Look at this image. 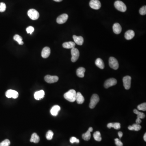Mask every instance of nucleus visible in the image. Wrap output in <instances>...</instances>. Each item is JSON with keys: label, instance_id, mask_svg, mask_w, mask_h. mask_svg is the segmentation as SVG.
<instances>
[{"label": "nucleus", "instance_id": "f257e3e1", "mask_svg": "<svg viewBox=\"0 0 146 146\" xmlns=\"http://www.w3.org/2000/svg\"><path fill=\"white\" fill-rule=\"evenodd\" d=\"M76 92L74 89L70 90L64 95V97L68 101L73 102L76 101Z\"/></svg>", "mask_w": 146, "mask_h": 146}, {"label": "nucleus", "instance_id": "f03ea898", "mask_svg": "<svg viewBox=\"0 0 146 146\" xmlns=\"http://www.w3.org/2000/svg\"><path fill=\"white\" fill-rule=\"evenodd\" d=\"M114 5L116 9L121 12H124L126 11V6L122 1H117L114 3Z\"/></svg>", "mask_w": 146, "mask_h": 146}, {"label": "nucleus", "instance_id": "7ed1b4c3", "mask_svg": "<svg viewBox=\"0 0 146 146\" xmlns=\"http://www.w3.org/2000/svg\"><path fill=\"white\" fill-rule=\"evenodd\" d=\"M99 101V97L97 94H94L92 95L90 99V103L89 104L90 108L91 109L94 108Z\"/></svg>", "mask_w": 146, "mask_h": 146}, {"label": "nucleus", "instance_id": "20e7f679", "mask_svg": "<svg viewBox=\"0 0 146 146\" xmlns=\"http://www.w3.org/2000/svg\"><path fill=\"white\" fill-rule=\"evenodd\" d=\"M27 14L29 17L32 20H37L39 17V12L37 10L33 9H29L28 11Z\"/></svg>", "mask_w": 146, "mask_h": 146}, {"label": "nucleus", "instance_id": "39448f33", "mask_svg": "<svg viewBox=\"0 0 146 146\" xmlns=\"http://www.w3.org/2000/svg\"><path fill=\"white\" fill-rule=\"evenodd\" d=\"M109 65L111 68L116 70L119 67L118 62L116 59L113 57H110L109 60Z\"/></svg>", "mask_w": 146, "mask_h": 146}, {"label": "nucleus", "instance_id": "423d86ee", "mask_svg": "<svg viewBox=\"0 0 146 146\" xmlns=\"http://www.w3.org/2000/svg\"><path fill=\"white\" fill-rule=\"evenodd\" d=\"M72 59L71 60L72 62H75L78 60L79 56V52L78 49L74 48L71 50Z\"/></svg>", "mask_w": 146, "mask_h": 146}, {"label": "nucleus", "instance_id": "0eeeda50", "mask_svg": "<svg viewBox=\"0 0 146 146\" xmlns=\"http://www.w3.org/2000/svg\"><path fill=\"white\" fill-rule=\"evenodd\" d=\"M131 78L130 76H126L123 77V85L125 89H129L131 87Z\"/></svg>", "mask_w": 146, "mask_h": 146}, {"label": "nucleus", "instance_id": "6e6552de", "mask_svg": "<svg viewBox=\"0 0 146 146\" xmlns=\"http://www.w3.org/2000/svg\"><path fill=\"white\" fill-rule=\"evenodd\" d=\"M5 95L8 98H13L14 99H16L18 97L19 94L18 92L16 90L10 89L6 91Z\"/></svg>", "mask_w": 146, "mask_h": 146}, {"label": "nucleus", "instance_id": "1a4fd4ad", "mask_svg": "<svg viewBox=\"0 0 146 146\" xmlns=\"http://www.w3.org/2000/svg\"><path fill=\"white\" fill-rule=\"evenodd\" d=\"M89 5L91 8L96 10L99 9L101 7V4L99 0H91Z\"/></svg>", "mask_w": 146, "mask_h": 146}, {"label": "nucleus", "instance_id": "9d476101", "mask_svg": "<svg viewBox=\"0 0 146 146\" xmlns=\"http://www.w3.org/2000/svg\"><path fill=\"white\" fill-rule=\"evenodd\" d=\"M45 81L48 83H56L59 80V77L56 76H50L46 75L44 78Z\"/></svg>", "mask_w": 146, "mask_h": 146}, {"label": "nucleus", "instance_id": "9b49d317", "mask_svg": "<svg viewBox=\"0 0 146 146\" xmlns=\"http://www.w3.org/2000/svg\"><path fill=\"white\" fill-rule=\"evenodd\" d=\"M117 83L116 79L114 78L108 79L105 82L104 87L105 88H108L110 87L115 85Z\"/></svg>", "mask_w": 146, "mask_h": 146}, {"label": "nucleus", "instance_id": "f8f14e48", "mask_svg": "<svg viewBox=\"0 0 146 146\" xmlns=\"http://www.w3.org/2000/svg\"><path fill=\"white\" fill-rule=\"evenodd\" d=\"M68 18V14H64L60 15L57 18V22L59 24H64L67 21Z\"/></svg>", "mask_w": 146, "mask_h": 146}, {"label": "nucleus", "instance_id": "ddd939ff", "mask_svg": "<svg viewBox=\"0 0 146 146\" xmlns=\"http://www.w3.org/2000/svg\"><path fill=\"white\" fill-rule=\"evenodd\" d=\"M50 54V49L48 47H46L43 49L42 52V56L44 59L48 57Z\"/></svg>", "mask_w": 146, "mask_h": 146}, {"label": "nucleus", "instance_id": "4468645a", "mask_svg": "<svg viewBox=\"0 0 146 146\" xmlns=\"http://www.w3.org/2000/svg\"><path fill=\"white\" fill-rule=\"evenodd\" d=\"M93 131V128L92 127H89L88 128V130L87 132L85 134H83L82 138L83 139L86 141H88L89 140L91 137V134L90 132H92Z\"/></svg>", "mask_w": 146, "mask_h": 146}, {"label": "nucleus", "instance_id": "2eb2a0df", "mask_svg": "<svg viewBox=\"0 0 146 146\" xmlns=\"http://www.w3.org/2000/svg\"><path fill=\"white\" fill-rule=\"evenodd\" d=\"M74 43L77 45L81 46L84 43V39L82 36H77L74 35L73 36Z\"/></svg>", "mask_w": 146, "mask_h": 146}, {"label": "nucleus", "instance_id": "dca6fc26", "mask_svg": "<svg viewBox=\"0 0 146 146\" xmlns=\"http://www.w3.org/2000/svg\"><path fill=\"white\" fill-rule=\"evenodd\" d=\"M45 96V92L43 90H40L36 92L34 94L35 99L39 100L43 98Z\"/></svg>", "mask_w": 146, "mask_h": 146}, {"label": "nucleus", "instance_id": "f3484780", "mask_svg": "<svg viewBox=\"0 0 146 146\" xmlns=\"http://www.w3.org/2000/svg\"><path fill=\"white\" fill-rule=\"evenodd\" d=\"M135 36V32L133 30L127 31L125 34V37L127 40L131 39Z\"/></svg>", "mask_w": 146, "mask_h": 146}, {"label": "nucleus", "instance_id": "a211bd4d", "mask_svg": "<svg viewBox=\"0 0 146 146\" xmlns=\"http://www.w3.org/2000/svg\"><path fill=\"white\" fill-rule=\"evenodd\" d=\"M113 31L116 34H120L122 31V28L120 24L118 23H116L114 24L113 26Z\"/></svg>", "mask_w": 146, "mask_h": 146}, {"label": "nucleus", "instance_id": "6ab92c4d", "mask_svg": "<svg viewBox=\"0 0 146 146\" xmlns=\"http://www.w3.org/2000/svg\"><path fill=\"white\" fill-rule=\"evenodd\" d=\"M61 110V108L58 105H55L52 107L50 110V113L52 115L56 116L58 114V112Z\"/></svg>", "mask_w": 146, "mask_h": 146}, {"label": "nucleus", "instance_id": "aec40b11", "mask_svg": "<svg viewBox=\"0 0 146 146\" xmlns=\"http://www.w3.org/2000/svg\"><path fill=\"white\" fill-rule=\"evenodd\" d=\"M76 101L78 104H82L85 101V98L80 92H78L76 93Z\"/></svg>", "mask_w": 146, "mask_h": 146}, {"label": "nucleus", "instance_id": "412c9836", "mask_svg": "<svg viewBox=\"0 0 146 146\" xmlns=\"http://www.w3.org/2000/svg\"><path fill=\"white\" fill-rule=\"evenodd\" d=\"M76 44L72 42H66L63 44V47L65 48L72 49L75 48Z\"/></svg>", "mask_w": 146, "mask_h": 146}, {"label": "nucleus", "instance_id": "4be33fe9", "mask_svg": "<svg viewBox=\"0 0 146 146\" xmlns=\"http://www.w3.org/2000/svg\"><path fill=\"white\" fill-rule=\"evenodd\" d=\"M85 69L83 67L78 68L76 70V74L79 78H83L85 76Z\"/></svg>", "mask_w": 146, "mask_h": 146}, {"label": "nucleus", "instance_id": "5701e85b", "mask_svg": "<svg viewBox=\"0 0 146 146\" xmlns=\"http://www.w3.org/2000/svg\"><path fill=\"white\" fill-rule=\"evenodd\" d=\"M95 64L97 67L101 69H103L104 68V63H103L102 60L100 58H97L96 60Z\"/></svg>", "mask_w": 146, "mask_h": 146}, {"label": "nucleus", "instance_id": "b1692460", "mask_svg": "<svg viewBox=\"0 0 146 146\" xmlns=\"http://www.w3.org/2000/svg\"><path fill=\"white\" fill-rule=\"evenodd\" d=\"M40 140V138L38 135L35 133H34L32 134L30 139L31 142H34L35 143H38Z\"/></svg>", "mask_w": 146, "mask_h": 146}, {"label": "nucleus", "instance_id": "393cba45", "mask_svg": "<svg viewBox=\"0 0 146 146\" xmlns=\"http://www.w3.org/2000/svg\"><path fill=\"white\" fill-rule=\"evenodd\" d=\"M107 127L109 129L114 128L116 129H119L121 128L120 123H108V124L107 125Z\"/></svg>", "mask_w": 146, "mask_h": 146}, {"label": "nucleus", "instance_id": "a878e982", "mask_svg": "<svg viewBox=\"0 0 146 146\" xmlns=\"http://www.w3.org/2000/svg\"><path fill=\"white\" fill-rule=\"evenodd\" d=\"M129 130H134L136 131H138L141 129V125L138 124H134L132 125H130L128 127Z\"/></svg>", "mask_w": 146, "mask_h": 146}, {"label": "nucleus", "instance_id": "bb28decb", "mask_svg": "<svg viewBox=\"0 0 146 146\" xmlns=\"http://www.w3.org/2000/svg\"><path fill=\"white\" fill-rule=\"evenodd\" d=\"M14 39L20 45H23L24 42L22 41V38L18 35H16L14 37Z\"/></svg>", "mask_w": 146, "mask_h": 146}, {"label": "nucleus", "instance_id": "cd10ccee", "mask_svg": "<svg viewBox=\"0 0 146 146\" xmlns=\"http://www.w3.org/2000/svg\"><path fill=\"white\" fill-rule=\"evenodd\" d=\"M134 113L137 114V118H140V119H142L145 118V115L143 112H139L138 110L136 109H134Z\"/></svg>", "mask_w": 146, "mask_h": 146}, {"label": "nucleus", "instance_id": "c85d7f7f", "mask_svg": "<svg viewBox=\"0 0 146 146\" xmlns=\"http://www.w3.org/2000/svg\"><path fill=\"white\" fill-rule=\"evenodd\" d=\"M94 137L95 140L97 141H101L102 139L100 132L99 131L95 132L94 134Z\"/></svg>", "mask_w": 146, "mask_h": 146}, {"label": "nucleus", "instance_id": "c756f323", "mask_svg": "<svg viewBox=\"0 0 146 146\" xmlns=\"http://www.w3.org/2000/svg\"><path fill=\"white\" fill-rule=\"evenodd\" d=\"M54 133L51 130H49L46 134V138L48 140H51L52 138Z\"/></svg>", "mask_w": 146, "mask_h": 146}, {"label": "nucleus", "instance_id": "7c9ffc66", "mask_svg": "<svg viewBox=\"0 0 146 146\" xmlns=\"http://www.w3.org/2000/svg\"><path fill=\"white\" fill-rule=\"evenodd\" d=\"M10 141L8 139H5L0 143V146H9L10 145Z\"/></svg>", "mask_w": 146, "mask_h": 146}, {"label": "nucleus", "instance_id": "2f4dec72", "mask_svg": "<svg viewBox=\"0 0 146 146\" xmlns=\"http://www.w3.org/2000/svg\"><path fill=\"white\" fill-rule=\"evenodd\" d=\"M138 109L139 110H142V111H146V103H142L137 107Z\"/></svg>", "mask_w": 146, "mask_h": 146}, {"label": "nucleus", "instance_id": "473e14b6", "mask_svg": "<svg viewBox=\"0 0 146 146\" xmlns=\"http://www.w3.org/2000/svg\"><path fill=\"white\" fill-rule=\"evenodd\" d=\"M6 9V5L4 3H0V12H3L5 11Z\"/></svg>", "mask_w": 146, "mask_h": 146}, {"label": "nucleus", "instance_id": "72a5a7b5", "mask_svg": "<svg viewBox=\"0 0 146 146\" xmlns=\"http://www.w3.org/2000/svg\"><path fill=\"white\" fill-rule=\"evenodd\" d=\"M140 14L141 15H145L146 14V6H144L139 10Z\"/></svg>", "mask_w": 146, "mask_h": 146}, {"label": "nucleus", "instance_id": "f704fd0d", "mask_svg": "<svg viewBox=\"0 0 146 146\" xmlns=\"http://www.w3.org/2000/svg\"><path fill=\"white\" fill-rule=\"evenodd\" d=\"M26 31L28 34H30L31 35L32 34V33L34 32V28L32 26H30L27 27L26 29Z\"/></svg>", "mask_w": 146, "mask_h": 146}, {"label": "nucleus", "instance_id": "c9c22d12", "mask_svg": "<svg viewBox=\"0 0 146 146\" xmlns=\"http://www.w3.org/2000/svg\"><path fill=\"white\" fill-rule=\"evenodd\" d=\"M115 143L117 146H123V144L122 142L118 138H116L114 139Z\"/></svg>", "mask_w": 146, "mask_h": 146}, {"label": "nucleus", "instance_id": "e433bc0d", "mask_svg": "<svg viewBox=\"0 0 146 146\" xmlns=\"http://www.w3.org/2000/svg\"><path fill=\"white\" fill-rule=\"evenodd\" d=\"M70 142L71 143H74V142H76V143H78L79 141L78 139H77L76 137H72V138L70 139Z\"/></svg>", "mask_w": 146, "mask_h": 146}, {"label": "nucleus", "instance_id": "4c0bfd02", "mask_svg": "<svg viewBox=\"0 0 146 146\" xmlns=\"http://www.w3.org/2000/svg\"><path fill=\"white\" fill-rule=\"evenodd\" d=\"M136 122L137 124H140L142 122V121L141 120V119H140V118H137L136 121Z\"/></svg>", "mask_w": 146, "mask_h": 146}, {"label": "nucleus", "instance_id": "58836bf2", "mask_svg": "<svg viewBox=\"0 0 146 146\" xmlns=\"http://www.w3.org/2000/svg\"><path fill=\"white\" fill-rule=\"evenodd\" d=\"M118 135L119 138H121V137H122L123 135V133L121 131H119L118 132Z\"/></svg>", "mask_w": 146, "mask_h": 146}, {"label": "nucleus", "instance_id": "ea45409f", "mask_svg": "<svg viewBox=\"0 0 146 146\" xmlns=\"http://www.w3.org/2000/svg\"><path fill=\"white\" fill-rule=\"evenodd\" d=\"M144 141L146 142V134L145 133L144 134Z\"/></svg>", "mask_w": 146, "mask_h": 146}, {"label": "nucleus", "instance_id": "a19ab883", "mask_svg": "<svg viewBox=\"0 0 146 146\" xmlns=\"http://www.w3.org/2000/svg\"><path fill=\"white\" fill-rule=\"evenodd\" d=\"M54 1H56L57 2H60L62 1L63 0H54Z\"/></svg>", "mask_w": 146, "mask_h": 146}]
</instances>
